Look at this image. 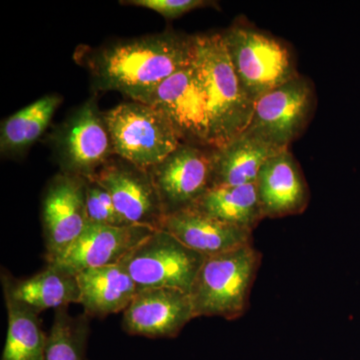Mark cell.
Wrapping results in <instances>:
<instances>
[{
    "instance_id": "obj_20",
    "label": "cell",
    "mask_w": 360,
    "mask_h": 360,
    "mask_svg": "<svg viewBox=\"0 0 360 360\" xmlns=\"http://www.w3.org/2000/svg\"><path fill=\"white\" fill-rule=\"evenodd\" d=\"M189 208L252 232L264 219L255 184L212 187Z\"/></svg>"
},
{
    "instance_id": "obj_19",
    "label": "cell",
    "mask_w": 360,
    "mask_h": 360,
    "mask_svg": "<svg viewBox=\"0 0 360 360\" xmlns=\"http://www.w3.org/2000/svg\"><path fill=\"white\" fill-rule=\"evenodd\" d=\"M2 284L15 300L37 312L68 307L70 303L79 302L77 276L51 264L25 281H13L2 276Z\"/></svg>"
},
{
    "instance_id": "obj_5",
    "label": "cell",
    "mask_w": 360,
    "mask_h": 360,
    "mask_svg": "<svg viewBox=\"0 0 360 360\" xmlns=\"http://www.w3.org/2000/svg\"><path fill=\"white\" fill-rule=\"evenodd\" d=\"M104 118L115 155L148 172L182 143L167 116L148 104L122 103Z\"/></svg>"
},
{
    "instance_id": "obj_21",
    "label": "cell",
    "mask_w": 360,
    "mask_h": 360,
    "mask_svg": "<svg viewBox=\"0 0 360 360\" xmlns=\"http://www.w3.org/2000/svg\"><path fill=\"white\" fill-rule=\"evenodd\" d=\"M8 328L1 360H44L47 335L37 310L15 300L4 288Z\"/></svg>"
},
{
    "instance_id": "obj_9",
    "label": "cell",
    "mask_w": 360,
    "mask_h": 360,
    "mask_svg": "<svg viewBox=\"0 0 360 360\" xmlns=\"http://www.w3.org/2000/svg\"><path fill=\"white\" fill-rule=\"evenodd\" d=\"M56 142L63 172L86 180L92 179L115 153L105 118L94 98L63 123Z\"/></svg>"
},
{
    "instance_id": "obj_18",
    "label": "cell",
    "mask_w": 360,
    "mask_h": 360,
    "mask_svg": "<svg viewBox=\"0 0 360 360\" xmlns=\"http://www.w3.org/2000/svg\"><path fill=\"white\" fill-rule=\"evenodd\" d=\"M281 150L245 130L224 146L210 149L212 187L255 184L265 161Z\"/></svg>"
},
{
    "instance_id": "obj_8",
    "label": "cell",
    "mask_w": 360,
    "mask_h": 360,
    "mask_svg": "<svg viewBox=\"0 0 360 360\" xmlns=\"http://www.w3.org/2000/svg\"><path fill=\"white\" fill-rule=\"evenodd\" d=\"M160 110L176 129L182 143L208 146L207 101L191 65L132 99Z\"/></svg>"
},
{
    "instance_id": "obj_10",
    "label": "cell",
    "mask_w": 360,
    "mask_h": 360,
    "mask_svg": "<svg viewBox=\"0 0 360 360\" xmlns=\"http://www.w3.org/2000/svg\"><path fill=\"white\" fill-rule=\"evenodd\" d=\"M42 224L47 264L63 257L89 224L86 179L75 175H56L42 200Z\"/></svg>"
},
{
    "instance_id": "obj_3",
    "label": "cell",
    "mask_w": 360,
    "mask_h": 360,
    "mask_svg": "<svg viewBox=\"0 0 360 360\" xmlns=\"http://www.w3.org/2000/svg\"><path fill=\"white\" fill-rule=\"evenodd\" d=\"M262 258L253 245L206 257L189 292L194 319L219 316L233 321L243 316Z\"/></svg>"
},
{
    "instance_id": "obj_7",
    "label": "cell",
    "mask_w": 360,
    "mask_h": 360,
    "mask_svg": "<svg viewBox=\"0 0 360 360\" xmlns=\"http://www.w3.org/2000/svg\"><path fill=\"white\" fill-rule=\"evenodd\" d=\"M315 106L314 84L300 75L258 99L245 130L277 148H288L307 129Z\"/></svg>"
},
{
    "instance_id": "obj_14",
    "label": "cell",
    "mask_w": 360,
    "mask_h": 360,
    "mask_svg": "<svg viewBox=\"0 0 360 360\" xmlns=\"http://www.w3.org/2000/svg\"><path fill=\"white\" fill-rule=\"evenodd\" d=\"M153 231L139 225L89 224L65 255L51 265L77 276L84 269L120 264Z\"/></svg>"
},
{
    "instance_id": "obj_6",
    "label": "cell",
    "mask_w": 360,
    "mask_h": 360,
    "mask_svg": "<svg viewBox=\"0 0 360 360\" xmlns=\"http://www.w3.org/2000/svg\"><path fill=\"white\" fill-rule=\"evenodd\" d=\"M205 258L168 232L156 229L130 251L122 264L139 290L165 288L189 293Z\"/></svg>"
},
{
    "instance_id": "obj_23",
    "label": "cell",
    "mask_w": 360,
    "mask_h": 360,
    "mask_svg": "<svg viewBox=\"0 0 360 360\" xmlns=\"http://www.w3.org/2000/svg\"><path fill=\"white\" fill-rule=\"evenodd\" d=\"M89 331L85 317L70 316L66 307L56 309L44 360H86Z\"/></svg>"
},
{
    "instance_id": "obj_16",
    "label": "cell",
    "mask_w": 360,
    "mask_h": 360,
    "mask_svg": "<svg viewBox=\"0 0 360 360\" xmlns=\"http://www.w3.org/2000/svg\"><path fill=\"white\" fill-rule=\"evenodd\" d=\"M160 229L205 257L253 245L252 231L224 224L193 208L165 215Z\"/></svg>"
},
{
    "instance_id": "obj_13",
    "label": "cell",
    "mask_w": 360,
    "mask_h": 360,
    "mask_svg": "<svg viewBox=\"0 0 360 360\" xmlns=\"http://www.w3.org/2000/svg\"><path fill=\"white\" fill-rule=\"evenodd\" d=\"M194 319L191 295L176 288H146L135 295L123 314L130 335L174 338Z\"/></svg>"
},
{
    "instance_id": "obj_2",
    "label": "cell",
    "mask_w": 360,
    "mask_h": 360,
    "mask_svg": "<svg viewBox=\"0 0 360 360\" xmlns=\"http://www.w3.org/2000/svg\"><path fill=\"white\" fill-rule=\"evenodd\" d=\"M194 40L193 65L207 101L208 146L217 148L248 129L255 103L241 87L221 33L194 35Z\"/></svg>"
},
{
    "instance_id": "obj_24",
    "label": "cell",
    "mask_w": 360,
    "mask_h": 360,
    "mask_svg": "<svg viewBox=\"0 0 360 360\" xmlns=\"http://www.w3.org/2000/svg\"><path fill=\"white\" fill-rule=\"evenodd\" d=\"M86 214L89 224L129 226L116 210L110 193L94 179L86 180Z\"/></svg>"
},
{
    "instance_id": "obj_11",
    "label": "cell",
    "mask_w": 360,
    "mask_h": 360,
    "mask_svg": "<svg viewBox=\"0 0 360 360\" xmlns=\"http://www.w3.org/2000/svg\"><path fill=\"white\" fill-rule=\"evenodd\" d=\"M148 172L165 215L187 210L212 187V151L181 143Z\"/></svg>"
},
{
    "instance_id": "obj_15",
    "label": "cell",
    "mask_w": 360,
    "mask_h": 360,
    "mask_svg": "<svg viewBox=\"0 0 360 360\" xmlns=\"http://www.w3.org/2000/svg\"><path fill=\"white\" fill-rule=\"evenodd\" d=\"M255 186L264 219L302 214L309 205V186L288 148L265 161Z\"/></svg>"
},
{
    "instance_id": "obj_17",
    "label": "cell",
    "mask_w": 360,
    "mask_h": 360,
    "mask_svg": "<svg viewBox=\"0 0 360 360\" xmlns=\"http://www.w3.org/2000/svg\"><path fill=\"white\" fill-rule=\"evenodd\" d=\"M75 276L79 288L78 303L91 317L103 319L127 309L139 291L122 262L84 269Z\"/></svg>"
},
{
    "instance_id": "obj_25",
    "label": "cell",
    "mask_w": 360,
    "mask_h": 360,
    "mask_svg": "<svg viewBox=\"0 0 360 360\" xmlns=\"http://www.w3.org/2000/svg\"><path fill=\"white\" fill-rule=\"evenodd\" d=\"M122 4L150 9L167 20H175L194 9L210 6L212 2L203 0H130L122 1Z\"/></svg>"
},
{
    "instance_id": "obj_1",
    "label": "cell",
    "mask_w": 360,
    "mask_h": 360,
    "mask_svg": "<svg viewBox=\"0 0 360 360\" xmlns=\"http://www.w3.org/2000/svg\"><path fill=\"white\" fill-rule=\"evenodd\" d=\"M194 56V37L165 32L94 49L85 60L96 89L120 92L134 99L189 68Z\"/></svg>"
},
{
    "instance_id": "obj_22",
    "label": "cell",
    "mask_w": 360,
    "mask_h": 360,
    "mask_svg": "<svg viewBox=\"0 0 360 360\" xmlns=\"http://www.w3.org/2000/svg\"><path fill=\"white\" fill-rule=\"evenodd\" d=\"M60 103V97L49 94L4 120L0 130L2 155L20 153L39 141Z\"/></svg>"
},
{
    "instance_id": "obj_4",
    "label": "cell",
    "mask_w": 360,
    "mask_h": 360,
    "mask_svg": "<svg viewBox=\"0 0 360 360\" xmlns=\"http://www.w3.org/2000/svg\"><path fill=\"white\" fill-rule=\"evenodd\" d=\"M221 34L241 87L253 103L300 75L288 45L272 35L239 23Z\"/></svg>"
},
{
    "instance_id": "obj_12",
    "label": "cell",
    "mask_w": 360,
    "mask_h": 360,
    "mask_svg": "<svg viewBox=\"0 0 360 360\" xmlns=\"http://www.w3.org/2000/svg\"><path fill=\"white\" fill-rule=\"evenodd\" d=\"M92 179L110 193L127 224L160 229L165 212L148 170L123 160L108 161Z\"/></svg>"
}]
</instances>
